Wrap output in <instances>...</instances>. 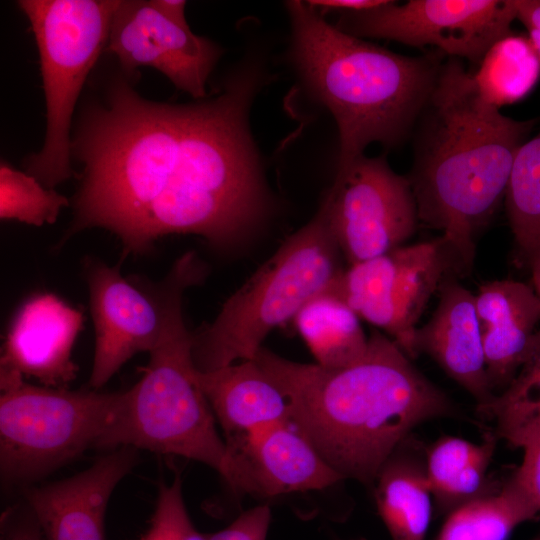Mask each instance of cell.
I'll list each match as a JSON object with an SVG mask.
<instances>
[{
    "mask_svg": "<svg viewBox=\"0 0 540 540\" xmlns=\"http://www.w3.org/2000/svg\"><path fill=\"white\" fill-rule=\"evenodd\" d=\"M256 84L243 73L213 98L170 104L142 97L123 76L112 80L72 137L82 171L74 217L57 247L102 228L120 240L123 262L171 234L218 248L251 235L270 206L248 127Z\"/></svg>",
    "mask_w": 540,
    "mask_h": 540,
    "instance_id": "1",
    "label": "cell"
},
{
    "mask_svg": "<svg viewBox=\"0 0 540 540\" xmlns=\"http://www.w3.org/2000/svg\"><path fill=\"white\" fill-rule=\"evenodd\" d=\"M254 359L286 395L291 420L343 479L374 482L415 427L455 415L448 396L377 330L364 355L340 368L299 363L264 347Z\"/></svg>",
    "mask_w": 540,
    "mask_h": 540,
    "instance_id": "2",
    "label": "cell"
},
{
    "mask_svg": "<svg viewBox=\"0 0 540 540\" xmlns=\"http://www.w3.org/2000/svg\"><path fill=\"white\" fill-rule=\"evenodd\" d=\"M534 122L487 103L461 59L443 61L413 129L407 177L418 218L441 232L456 277L472 271L479 231L505 197L514 158Z\"/></svg>",
    "mask_w": 540,
    "mask_h": 540,
    "instance_id": "3",
    "label": "cell"
},
{
    "mask_svg": "<svg viewBox=\"0 0 540 540\" xmlns=\"http://www.w3.org/2000/svg\"><path fill=\"white\" fill-rule=\"evenodd\" d=\"M293 57L339 131L338 171L371 143L393 147L413 131L446 55L394 53L327 23L307 2H286Z\"/></svg>",
    "mask_w": 540,
    "mask_h": 540,
    "instance_id": "4",
    "label": "cell"
},
{
    "mask_svg": "<svg viewBox=\"0 0 540 540\" xmlns=\"http://www.w3.org/2000/svg\"><path fill=\"white\" fill-rule=\"evenodd\" d=\"M206 268L195 252H186L162 280L165 317L160 338L149 352L139 381L127 391L99 448L122 446L191 459L217 471L242 492L239 465L198 383L192 358V333L182 310L184 291L199 284Z\"/></svg>",
    "mask_w": 540,
    "mask_h": 540,
    "instance_id": "5",
    "label": "cell"
},
{
    "mask_svg": "<svg viewBox=\"0 0 540 540\" xmlns=\"http://www.w3.org/2000/svg\"><path fill=\"white\" fill-rule=\"evenodd\" d=\"M341 256L320 208L226 300L211 323L192 333L196 369L254 359L271 331L330 287L343 271Z\"/></svg>",
    "mask_w": 540,
    "mask_h": 540,
    "instance_id": "6",
    "label": "cell"
},
{
    "mask_svg": "<svg viewBox=\"0 0 540 540\" xmlns=\"http://www.w3.org/2000/svg\"><path fill=\"white\" fill-rule=\"evenodd\" d=\"M119 0H20L39 52L45 96L42 148L24 160L25 172L54 189L71 178V125L85 80L107 46Z\"/></svg>",
    "mask_w": 540,
    "mask_h": 540,
    "instance_id": "7",
    "label": "cell"
},
{
    "mask_svg": "<svg viewBox=\"0 0 540 540\" xmlns=\"http://www.w3.org/2000/svg\"><path fill=\"white\" fill-rule=\"evenodd\" d=\"M122 392L71 391L25 380L1 388L0 471L5 484L29 487L98 447Z\"/></svg>",
    "mask_w": 540,
    "mask_h": 540,
    "instance_id": "8",
    "label": "cell"
},
{
    "mask_svg": "<svg viewBox=\"0 0 540 540\" xmlns=\"http://www.w3.org/2000/svg\"><path fill=\"white\" fill-rule=\"evenodd\" d=\"M447 275H454L452 266L436 238L350 264L325 292L386 332L413 359L416 324Z\"/></svg>",
    "mask_w": 540,
    "mask_h": 540,
    "instance_id": "9",
    "label": "cell"
},
{
    "mask_svg": "<svg viewBox=\"0 0 540 540\" xmlns=\"http://www.w3.org/2000/svg\"><path fill=\"white\" fill-rule=\"evenodd\" d=\"M516 17L515 0L385 1L371 9L343 12L337 28L358 38L432 46L448 57L479 65L494 43L512 33Z\"/></svg>",
    "mask_w": 540,
    "mask_h": 540,
    "instance_id": "10",
    "label": "cell"
},
{
    "mask_svg": "<svg viewBox=\"0 0 540 540\" xmlns=\"http://www.w3.org/2000/svg\"><path fill=\"white\" fill-rule=\"evenodd\" d=\"M320 208L349 265L402 246L419 221L408 177L384 157L363 155L337 171Z\"/></svg>",
    "mask_w": 540,
    "mask_h": 540,
    "instance_id": "11",
    "label": "cell"
},
{
    "mask_svg": "<svg viewBox=\"0 0 540 540\" xmlns=\"http://www.w3.org/2000/svg\"><path fill=\"white\" fill-rule=\"evenodd\" d=\"M120 261L110 266L85 260L95 349L89 378L92 389L104 386L133 356L150 352L164 324L165 294L162 281L143 287L121 274Z\"/></svg>",
    "mask_w": 540,
    "mask_h": 540,
    "instance_id": "12",
    "label": "cell"
},
{
    "mask_svg": "<svg viewBox=\"0 0 540 540\" xmlns=\"http://www.w3.org/2000/svg\"><path fill=\"white\" fill-rule=\"evenodd\" d=\"M106 48L128 75L141 66L152 67L178 89L201 100L222 53L218 45L194 34L188 24L168 19L144 0H119Z\"/></svg>",
    "mask_w": 540,
    "mask_h": 540,
    "instance_id": "13",
    "label": "cell"
},
{
    "mask_svg": "<svg viewBox=\"0 0 540 540\" xmlns=\"http://www.w3.org/2000/svg\"><path fill=\"white\" fill-rule=\"evenodd\" d=\"M80 310L50 292L29 297L15 312L0 360V378H33L67 389L78 367L72 350L83 329Z\"/></svg>",
    "mask_w": 540,
    "mask_h": 540,
    "instance_id": "14",
    "label": "cell"
},
{
    "mask_svg": "<svg viewBox=\"0 0 540 540\" xmlns=\"http://www.w3.org/2000/svg\"><path fill=\"white\" fill-rule=\"evenodd\" d=\"M139 463L138 449L122 446L85 470L24 489L46 540H105V516L117 485Z\"/></svg>",
    "mask_w": 540,
    "mask_h": 540,
    "instance_id": "15",
    "label": "cell"
},
{
    "mask_svg": "<svg viewBox=\"0 0 540 540\" xmlns=\"http://www.w3.org/2000/svg\"><path fill=\"white\" fill-rule=\"evenodd\" d=\"M226 443L241 470L245 493L272 498L322 490L343 479L291 419Z\"/></svg>",
    "mask_w": 540,
    "mask_h": 540,
    "instance_id": "16",
    "label": "cell"
},
{
    "mask_svg": "<svg viewBox=\"0 0 540 540\" xmlns=\"http://www.w3.org/2000/svg\"><path fill=\"white\" fill-rule=\"evenodd\" d=\"M438 293L439 300L431 318L415 330V353L431 357L475 399L481 410L496 395L486 373L475 295L454 275L443 279Z\"/></svg>",
    "mask_w": 540,
    "mask_h": 540,
    "instance_id": "17",
    "label": "cell"
},
{
    "mask_svg": "<svg viewBox=\"0 0 540 540\" xmlns=\"http://www.w3.org/2000/svg\"><path fill=\"white\" fill-rule=\"evenodd\" d=\"M474 295L486 373L496 395L529 353L540 322V298L533 287L510 279L484 283Z\"/></svg>",
    "mask_w": 540,
    "mask_h": 540,
    "instance_id": "18",
    "label": "cell"
},
{
    "mask_svg": "<svg viewBox=\"0 0 540 540\" xmlns=\"http://www.w3.org/2000/svg\"><path fill=\"white\" fill-rule=\"evenodd\" d=\"M196 376L226 442L291 419L286 395L255 359L206 372L196 369Z\"/></svg>",
    "mask_w": 540,
    "mask_h": 540,
    "instance_id": "19",
    "label": "cell"
},
{
    "mask_svg": "<svg viewBox=\"0 0 540 540\" xmlns=\"http://www.w3.org/2000/svg\"><path fill=\"white\" fill-rule=\"evenodd\" d=\"M403 443L375 478V502L392 540H425L432 515V493L425 463L403 451Z\"/></svg>",
    "mask_w": 540,
    "mask_h": 540,
    "instance_id": "20",
    "label": "cell"
},
{
    "mask_svg": "<svg viewBox=\"0 0 540 540\" xmlns=\"http://www.w3.org/2000/svg\"><path fill=\"white\" fill-rule=\"evenodd\" d=\"M496 434L479 444L445 436L427 451L425 472L437 509L448 514L457 507L491 493L487 469L496 449Z\"/></svg>",
    "mask_w": 540,
    "mask_h": 540,
    "instance_id": "21",
    "label": "cell"
},
{
    "mask_svg": "<svg viewBox=\"0 0 540 540\" xmlns=\"http://www.w3.org/2000/svg\"><path fill=\"white\" fill-rule=\"evenodd\" d=\"M357 314L336 296L323 292L294 317L295 326L316 363L326 368L347 366L368 347Z\"/></svg>",
    "mask_w": 540,
    "mask_h": 540,
    "instance_id": "22",
    "label": "cell"
},
{
    "mask_svg": "<svg viewBox=\"0 0 540 540\" xmlns=\"http://www.w3.org/2000/svg\"><path fill=\"white\" fill-rule=\"evenodd\" d=\"M539 509L513 474L499 490L471 500L448 514L436 540H507Z\"/></svg>",
    "mask_w": 540,
    "mask_h": 540,
    "instance_id": "23",
    "label": "cell"
},
{
    "mask_svg": "<svg viewBox=\"0 0 540 540\" xmlns=\"http://www.w3.org/2000/svg\"><path fill=\"white\" fill-rule=\"evenodd\" d=\"M505 200L518 258L532 265L540 256V131L518 149Z\"/></svg>",
    "mask_w": 540,
    "mask_h": 540,
    "instance_id": "24",
    "label": "cell"
},
{
    "mask_svg": "<svg viewBox=\"0 0 540 540\" xmlns=\"http://www.w3.org/2000/svg\"><path fill=\"white\" fill-rule=\"evenodd\" d=\"M540 75V59L526 37L512 33L494 43L473 73L481 97L500 108L523 98Z\"/></svg>",
    "mask_w": 540,
    "mask_h": 540,
    "instance_id": "25",
    "label": "cell"
},
{
    "mask_svg": "<svg viewBox=\"0 0 540 540\" xmlns=\"http://www.w3.org/2000/svg\"><path fill=\"white\" fill-rule=\"evenodd\" d=\"M479 411L495 421L496 436L515 447L540 428V328L511 383Z\"/></svg>",
    "mask_w": 540,
    "mask_h": 540,
    "instance_id": "26",
    "label": "cell"
},
{
    "mask_svg": "<svg viewBox=\"0 0 540 540\" xmlns=\"http://www.w3.org/2000/svg\"><path fill=\"white\" fill-rule=\"evenodd\" d=\"M69 199L45 187L34 176L15 169L5 161L0 165V217L28 225L54 223Z\"/></svg>",
    "mask_w": 540,
    "mask_h": 540,
    "instance_id": "27",
    "label": "cell"
},
{
    "mask_svg": "<svg viewBox=\"0 0 540 540\" xmlns=\"http://www.w3.org/2000/svg\"><path fill=\"white\" fill-rule=\"evenodd\" d=\"M137 540H207L189 516L179 476L160 484L149 526Z\"/></svg>",
    "mask_w": 540,
    "mask_h": 540,
    "instance_id": "28",
    "label": "cell"
},
{
    "mask_svg": "<svg viewBox=\"0 0 540 540\" xmlns=\"http://www.w3.org/2000/svg\"><path fill=\"white\" fill-rule=\"evenodd\" d=\"M271 509L257 505L239 513L225 528L206 534L207 540H267Z\"/></svg>",
    "mask_w": 540,
    "mask_h": 540,
    "instance_id": "29",
    "label": "cell"
},
{
    "mask_svg": "<svg viewBox=\"0 0 540 540\" xmlns=\"http://www.w3.org/2000/svg\"><path fill=\"white\" fill-rule=\"evenodd\" d=\"M524 457L514 475L539 509L540 515V428L522 446Z\"/></svg>",
    "mask_w": 540,
    "mask_h": 540,
    "instance_id": "30",
    "label": "cell"
},
{
    "mask_svg": "<svg viewBox=\"0 0 540 540\" xmlns=\"http://www.w3.org/2000/svg\"><path fill=\"white\" fill-rule=\"evenodd\" d=\"M1 540H46L43 531L28 507L26 511H10L1 520Z\"/></svg>",
    "mask_w": 540,
    "mask_h": 540,
    "instance_id": "31",
    "label": "cell"
},
{
    "mask_svg": "<svg viewBox=\"0 0 540 540\" xmlns=\"http://www.w3.org/2000/svg\"><path fill=\"white\" fill-rule=\"evenodd\" d=\"M517 17L528 31V39L540 59V0H515Z\"/></svg>",
    "mask_w": 540,
    "mask_h": 540,
    "instance_id": "32",
    "label": "cell"
},
{
    "mask_svg": "<svg viewBox=\"0 0 540 540\" xmlns=\"http://www.w3.org/2000/svg\"><path fill=\"white\" fill-rule=\"evenodd\" d=\"M306 2L314 8L321 7L348 12L371 9L383 4L385 0H315Z\"/></svg>",
    "mask_w": 540,
    "mask_h": 540,
    "instance_id": "33",
    "label": "cell"
},
{
    "mask_svg": "<svg viewBox=\"0 0 540 540\" xmlns=\"http://www.w3.org/2000/svg\"><path fill=\"white\" fill-rule=\"evenodd\" d=\"M149 2L158 12L168 19L179 24H188L185 18V1L149 0Z\"/></svg>",
    "mask_w": 540,
    "mask_h": 540,
    "instance_id": "34",
    "label": "cell"
},
{
    "mask_svg": "<svg viewBox=\"0 0 540 540\" xmlns=\"http://www.w3.org/2000/svg\"><path fill=\"white\" fill-rule=\"evenodd\" d=\"M532 267V280L533 289L540 298V256L531 265Z\"/></svg>",
    "mask_w": 540,
    "mask_h": 540,
    "instance_id": "35",
    "label": "cell"
},
{
    "mask_svg": "<svg viewBox=\"0 0 540 540\" xmlns=\"http://www.w3.org/2000/svg\"><path fill=\"white\" fill-rule=\"evenodd\" d=\"M535 540H540V538H539V539H535Z\"/></svg>",
    "mask_w": 540,
    "mask_h": 540,
    "instance_id": "36",
    "label": "cell"
}]
</instances>
